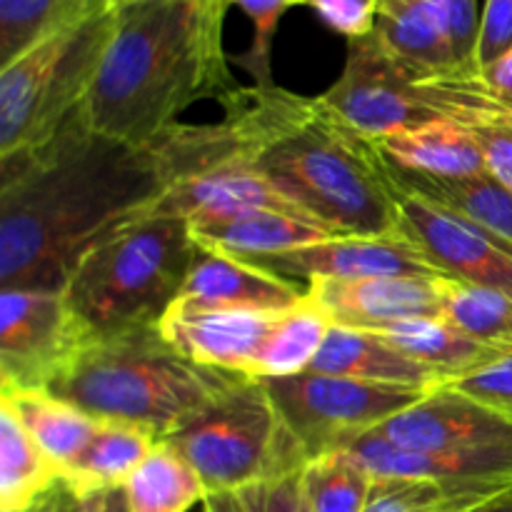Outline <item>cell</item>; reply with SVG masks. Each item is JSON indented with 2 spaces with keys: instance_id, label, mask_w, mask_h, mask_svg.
I'll return each mask as SVG.
<instances>
[{
  "instance_id": "1",
  "label": "cell",
  "mask_w": 512,
  "mask_h": 512,
  "mask_svg": "<svg viewBox=\"0 0 512 512\" xmlns=\"http://www.w3.org/2000/svg\"><path fill=\"white\" fill-rule=\"evenodd\" d=\"M223 155L218 123H175L135 145L95 133L78 110L45 145L0 158V290L63 293L95 245Z\"/></svg>"
},
{
  "instance_id": "2",
  "label": "cell",
  "mask_w": 512,
  "mask_h": 512,
  "mask_svg": "<svg viewBox=\"0 0 512 512\" xmlns=\"http://www.w3.org/2000/svg\"><path fill=\"white\" fill-rule=\"evenodd\" d=\"M230 0H118L115 28L80 115L95 133L153 143L195 103L240 88L225 53Z\"/></svg>"
},
{
  "instance_id": "3",
  "label": "cell",
  "mask_w": 512,
  "mask_h": 512,
  "mask_svg": "<svg viewBox=\"0 0 512 512\" xmlns=\"http://www.w3.org/2000/svg\"><path fill=\"white\" fill-rule=\"evenodd\" d=\"M248 158L285 198L338 235L398 230V190L375 140L280 85H240L223 103Z\"/></svg>"
},
{
  "instance_id": "4",
  "label": "cell",
  "mask_w": 512,
  "mask_h": 512,
  "mask_svg": "<svg viewBox=\"0 0 512 512\" xmlns=\"http://www.w3.org/2000/svg\"><path fill=\"white\" fill-rule=\"evenodd\" d=\"M235 375L193 363L165 340L158 325H145L95 335L50 393L100 423L140 425L168 440Z\"/></svg>"
},
{
  "instance_id": "5",
  "label": "cell",
  "mask_w": 512,
  "mask_h": 512,
  "mask_svg": "<svg viewBox=\"0 0 512 512\" xmlns=\"http://www.w3.org/2000/svg\"><path fill=\"white\" fill-rule=\"evenodd\" d=\"M195 250L188 220L148 213L95 245L63 293L93 335L158 325L183 293Z\"/></svg>"
},
{
  "instance_id": "6",
  "label": "cell",
  "mask_w": 512,
  "mask_h": 512,
  "mask_svg": "<svg viewBox=\"0 0 512 512\" xmlns=\"http://www.w3.org/2000/svg\"><path fill=\"white\" fill-rule=\"evenodd\" d=\"M165 443L193 465L208 495L288 478L308 463L265 380L250 375H235L203 413Z\"/></svg>"
},
{
  "instance_id": "7",
  "label": "cell",
  "mask_w": 512,
  "mask_h": 512,
  "mask_svg": "<svg viewBox=\"0 0 512 512\" xmlns=\"http://www.w3.org/2000/svg\"><path fill=\"white\" fill-rule=\"evenodd\" d=\"M115 28V3L0 68V158L45 145L83 108Z\"/></svg>"
},
{
  "instance_id": "8",
  "label": "cell",
  "mask_w": 512,
  "mask_h": 512,
  "mask_svg": "<svg viewBox=\"0 0 512 512\" xmlns=\"http://www.w3.org/2000/svg\"><path fill=\"white\" fill-rule=\"evenodd\" d=\"M265 385L308 463L380 428L430 393L425 388L365 383L313 370L290 378H265Z\"/></svg>"
},
{
  "instance_id": "9",
  "label": "cell",
  "mask_w": 512,
  "mask_h": 512,
  "mask_svg": "<svg viewBox=\"0 0 512 512\" xmlns=\"http://www.w3.org/2000/svg\"><path fill=\"white\" fill-rule=\"evenodd\" d=\"M320 98L370 140L445 118L438 75L410 70L375 35L348 40L343 73Z\"/></svg>"
},
{
  "instance_id": "10",
  "label": "cell",
  "mask_w": 512,
  "mask_h": 512,
  "mask_svg": "<svg viewBox=\"0 0 512 512\" xmlns=\"http://www.w3.org/2000/svg\"><path fill=\"white\" fill-rule=\"evenodd\" d=\"M93 338L65 293L0 290V390H50Z\"/></svg>"
},
{
  "instance_id": "11",
  "label": "cell",
  "mask_w": 512,
  "mask_h": 512,
  "mask_svg": "<svg viewBox=\"0 0 512 512\" xmlns=\"http://www.w3.org/2000/svg\"><path fill=\"white\" fill-rule=\"evenodd\" d=\"M393 445L420 453L488 455L512 460V418L440 385L403 413L370 430Z\"/></svg>"
},
{
  "instance_id": "12",
  "label": "cell",
  "mask_w": 512,
  "mask_h": 512,
  "mask_svg": "<svg viewBox=\"0 0 512 512\" xmlns=\"http://www.w3.org/2000/svg\"><path fill=\"white\" fill-rule=\"evenodd\" d=\"M398 230L445 278L512 295V248L468 220L398 190Z\"/></svg>"
},
{
  "instance_id": "13",
  "label": "cell",
  "mask_w": 512,
  "mask_h": 512,
  "mask_svg": "<svg viewBox=\"0 0 512 512\" xmlns=\"http://www.w3.org/2000/svg\"><path fill=\"white\" fill-rule=\"evenodd\" d=\"M248 263V260H245ZM253 265L295 283L310 280H363L385 275L445 278L428 255L400 230L385 235H338L323 243L253 260Z\"/></svg>"
},
{
  "instance_id": "14",
  "label": "cell",
  "mask_w": 512,
  "mask_h": 512,
  "mask_svg": "<svg viewBox=\"0 0 512 512\" xmlns=\"http://www.w3.org/2000/svg\"><path fill=\"white\" fill-rule=\"evenodd\" d=\"M283 313L245 308H198L175 303L158 328L193 363L253 378L260 353Z\"/></svg>"
},
{
  "instance_id": "15",
  "label": "cell",
  "mask_w": 512,
  "mask_h": 512,
  "mask_svg": "<svg viewBox=\"0 0 512 512\" xmlns=\"http://www.w3.org/2000/svg\"><path fill=\"white\" fill-rule=\"evenodd\" d=\"M443 280L428 275H385L363 280H310L308 293L333 323L380 330L410 318H445Z\"/></svg>"
},
{
  "instance_id": "16",
  "label": "cell",
  "mask_w": 512,
  "mask_h": 512,
  "mask_svg": "<svg viewBox=\"0 0 512 512\" xmlns=\"http://www.w3.org/2000/svg\"><path fill=\"white\" fill-rule=\"evenodd\" d=\"M250 210H285V213L308 215L250 163L248 153H240L193 178L180 180L150 213L173 215L188 220L190 225H198L250 213Z\"/></svg>"
},
{
  "instance_id": "17",
  "label": "cell",
  "mask_w": 512,
  "mask_h": 512,
  "mask_svg": "<svg viewBox=\"0 0 512 512\" xmlns=\"http://www.w3.org/2000/svg\"><path fill=\"white\" fill-rule=\"evenodd\" d=\"M305 295H308V285L285 280L258 265L235 258V255L198 243L178 303L198 305V308H245L285 313L303 303Z\"/></svg>"
},
{
  "instance_id": "18",
  "label": "cell",
  "mask_w": 512,
  "mask_h": 512,
  "mask_svg": "<svg viewBox=\"0 0 512 512\" xmlns=\"http://www.w3.org/2000/svg\"><path fill=\"white\" fill-rule=\"evenodd\" d=\"M310 370L365 380V383L403 385V388L435 390L445 385L438 373L405 355L375 330L350 328V325L338 323H333L330 328Z\"/></svg>"
},
{
  "instance_id": "19",
  "label": "cell",
  "mask_w": 512,
  "mask_h": 512,
  "mask_svg": "<svg viewBox=\"0 0 512 512\" xmlns=\"http://www.w3.org/2000/svg\"><path fill=\"white\" fill-rule=\"evenodd\" d=\"M388 163V160H385ZM395 190L428 200L512 248V190L490 173L445 178L388 163Z\"/></svg>"
},
{
  "instance_id": "20",
  "label": "cell",
  "mask_w": 512,
  "mask_h": 512,
  "mask_svg": "<svg viewBox=\"0 0 512 512\" xmlns=\"http://www.w3.org/2000/svg\"><path fill=\"white\" fill-rule=\"evenodd\" d=\"M190 228L200 245L223 250L248 263L338 238L335 230L325 228L318 220L308 215L285 213V210H250V213L198 223Z\"/></svg>"
},
{
  "instance_id": "21",
  "label": "cell",
  "mask_w": 512,
  "mask_h": 512,
  "mask_svg": "<svg viewBox=\"0 0 512 512\" xmlns=\"http://www.w3.org/2000/svg\"><path fill=\"white\" fill-rule=\"evenodd\" d=\"M375 40L410 70L443 75L463 70L448 30L428 0H378Z\"/></svg>"
},
{
  "instance_id": "22",
  "label": "cell",
  "mask_w": 512,
  "mask_h": 512,
  "mask_svg": "<svg viewBox=\"0 0 512 512\" xmlns=\"http://www.w3.org/2000/svg\"><path fill=\"white\" fill-rule=\"evenodd\" d=\"M388 163L445 178H468L488 173L480 145L468 125L440 118L420 128L400 130L388 138L375 140Z\"/></svg>"
},
{
  "instance_id": "23",
  "label": "cell",
  "mask_w": 512,
  "mask_h": 512,
  "mask_svg": "<svg viewBox=\"0 0 512 512\" xmlns=\"http://www.w3.org/2000/svg\"><path fill=\"white\" fill-rule=\"evenodd\" d=\"M405 355L418 360L445 380V385L455 378L473 373L480 365L490 363L503 355L505 345L485 343L460 330L448 318H410L400 323H390L375 330Z\"/></svg>"
},
{
  "instance_id": "24",
  "label": "cell",
  "mask_w": 512,
  "mask_h": 512,
  "mask_svg": "<svg viewBox=\"0 0 512 512\" xmlns=\"http://www.w3.org/2000/svg\"><path fill=\"white\" fill-rule=\"evenodd\" d=\"M0 403L18 415L30 438L63 475L78 463L98 430V420L50 390H0Z\"/></svg>"
},
{
  "instance_id": "25",
  "label": "cell",
  "mask_w": 512,
  "mask_h": 512,
  "mask_svg": "<svg viewBox=\"0 0 512 512\" xmlns=\"http://www.w3.org/2000/svg\"><path fill=\"white\" fill-rule=\"evenodd\" d=\"M158 443L160 440L140 425L98 420L95 438L63 478L80 498L100 490L123 488Z\"/></svg>"
},
{
  "instance_id": "26",
  "label": "cell",
  "mask_w": 512,
  "mask_h": 512,
  "mask_svg": "<svg viewBox=\"0 0 512 512\" xmlns=\"http://www.w3.org/2000/svg\"><path fill=\"white\" fill-rule=\"evenodd\" d=\"M130 512H188L208 500L193 465L170 443L160 440L123 485Z\"/></svg>"
},
{
  "instance_id": "27",
  "label": "cell",
  "mask_w": 512,
  "mask_h": 512,
  "mask_svg": "<svg viewBox=\"0 0 512 512\" xmlns=\"http://www.w3.org/2000/svg\"><path fill=\"white\" fill-rule=\"evenodd\" d=\"M510 490V485L493 483L375 478L365 512H480L505 498Z\"/></svg>"
},
{
  "instance_id": "28",
  "label": "cell",
  "mask_w": 512,
  "mask_h": 512,
  "mask_svg": "<svg viewBox=\"0 0 512 512\" xmlns=\"http://www.w3.org/2000/svg\"><path fill=\"white\" fill-rule=\"evenodd\" d=\"M63 480V470L30 438L18 415L0 403V510H18Z\"/></svg>"
},
{
  "instance_id": "29",
  "label": "cell",
  "mask_w": 512,
  "mask_h": 512,
  "mask_svg": "<svg viewBox=\"0 0 512 512\" xmlns=\"http://www.w3.org/2000/svg\"><path fill=\"white\" fill-rule=\"evenodd\" d=\"M330 328L333 318L308 293L303 303L280 315L260 353L253 378H290L310 370Z\"/></svg>"
},
{
  "instance_id": "30",
  "label": "cell",
  "mask_w": 512,
  "mask_h": 512,
  "mask_svg": "<svg viewBox=\"0 0 512 512\" xmlns=\"http://www.w3.org/2000/svg\"><path fill=\"white\" fill-rule=\"evenodd\" d=\"M105 3L108 0H0V68Z\"/></svg>"
},
{
  "instance_id": "31",
  "label": "cell",
  "mask_w": 512,
  "mask_h": 512,
  "mask_svg": "<svg viewBox=\"0 0 512 512\" xmlns=\"http://www.w3.org/2000/svg\"><path fill=\"white\" fill-rule=\"evenodd\" d=\"M373 483V475L340 450L300 470V493L310 512H365Z\"/></svg>"
},
{
  "instance_id": "32",
  "label": "cell",
  "mask_w": 512,
  "mask_h": 512,
  "mask_svg": "<svg viewBox=\"0 0 512 512\" xmlns=\"http://www.w3.org/2000/svg\"><path fill=\"white\" fill-rule=\"evenodd\" d=\"M445 318L473 338L512 348V295L463 280H443Z\"/></svg>"
},
{
  "instance_id": "33",
  "label": "cell",
  "mask_w": 512,
  "mask_h": 512,
  "mask_svg": "<svg viewBox=\"0 0 512 512\" xmlns=\"http://www.w3.org/2000/svg\"><path fill=\"white\" fill-rule=\"evenodd\" d=\"M230 5H238L253 23V38H250L248 50L235 55L233 63L240 65L253 78V85L273 88V85H278L273 80L275 33H278L280 18L290 8L300 5V0H230Z\"/></svg>"
},
{
  "instance_id": "34",
  "label": "cell",
  "mask_w": 512,
  "mask_h": 512,
  "mask_svg": "<svg viewBox=\"0 0 512 512\" xmlns=\"http://www.w3.org/2000/svg\"><path fill=\"white\" fill-rule=\"evenodd\" d=\"M203 508L205 512H310L300 493V473L235 493L208 495Z\"/></svg>"
},
{
  "instance_id": "35",
  "label": "cell",
  "mask_w": 512,
  "mask_h": 512,
  "mask_svg": "<svg viewBox=\"0 0 512 512\" xmlns=\"http://www.w3.org/2000/svg\"><path fill=\"white\" fill-rule=\"evenodd\" d=\"M485 158V168L495 180L512 190V113L503 105L463 120Z\"/></svg>"
},
{
  "instance_id": "36",
  "label": "cell",
  "mask_w": 512,
  "mask_h": 512,
  "mask_svg": "<svg viewBox=\"0 0 512 512\" xmlns=\"http://www.w3.org/2000/svg\"><path fill=\"white\" fill-rule=\"evenodd\" d=\"M448 388L458 390V393L468 395L473 400H480V403L490 405V408L512 418V348L490 360V363L480 365L473 373L450 380Z\"/></svg>"
},
{
  "instance_id": "37",
  "label": "cell",
  "mask_w": 512,
  "mask_h": 512,
  "mask_svg": "<svg viewBox=\"0 0 512 512\" xmlns=\"http://www.w3.org/2000/svg\"><path fill=\"white\" fill-rule=\"evenodd\" d=\"M428 3L433 5L440 23L448 30L460 68L478 70V63H475L480 38L478 0H428Z\"/></svg>"
},
{
  "instance_id": "38",
  "label": "cell",
  "mask_w": 512,
  "mask_h": 512,
  "mask_svg": "<svg viewBox=\"0 0 512 512\" xmlns=\"http://www.w3.org/2000/svg\"><path fill=\"white\" fill-rule=\"evenodd\" d=\"M308 5L333 33L348 40L373 35L375 15H378V0H300Z\"/></svg>"
},
{
  "instance_id": "39",
  "label": "cell",
  "mask_w": 512,
  "mask_h": 512,
  "mask_svg": "<svg viewBox=\"0 0 512 512\" xmlns=\"http://www.w3.org/2000/svg\"><path fill=\"white\" fill-rule=\"evenodd\" d=\"M512 48V0H485L480 15V38L475 63L478 68L495 63Z\"/></svg>"
},
{
  "instance_id": "40",
  "label": "cell",
  "mask_w": 512,
  "mask_h": 512,
  "mask_svg": "<svg viewBox=\"0 0 512 512\" xmlns=\"http://www.w3.org/2000/svg\"><path fill=\"white\" fill-rule=\"evenodd\" d=\"M478 73L488 93L512 113V48L505 55H500L495 63L478 68Z\"/></svg>"
},
{
  "instance_id": "41",
  "label": "cell",
  "mask_w": 512,
  "mask_h": 512,
  "mask_svg": "<svg viewBox=\"0 0 512 512\" xmlns=\"http://www.w3.org/2000/svg\"><path fill=\"white\" fill-rule=\"evenodd\" d=\"M75 498H80V495L75 493V490L68 485V480L63 478L58 485H53L48 493H43L38 500H33L30 505H25V508L0 510V512H63Z\"/></svg>"
},
{
  "instance_id": "42",
  "label": "cell",
  "mask_w": 512,
  "mask_h": 512,
  "mask_svg": "<svg viewBox=\"0 0 512 512\" xmlns=\"http://www.w3.org/2000/svg\"><path fill=\"white\" fill-rule=\"evenodd\" d=\"M83 512H130L123 488L100 490V493L85 495Z\"/></svg>"
},
{
  "instance_id": "43",
  "label": "cell",
  "mask_w": 512,
  "mask_h": 512,
  "mask_svg": "<svg viewBox=\"0 0 512 512\" xmlns=\"http://www.w3.org/2000/svg\"><path fill=\"white\" fill-rule=\"evenodd\" d=\"M488 510H495V512H512V490H510L508 495H505V498H500L498 503L490 505Z\"/></svg>"
},
{
  "instance_id": "44",
  "label": "cell",
  "mask_w": 512,
  "mask_h": 512,
  "mask_svg": "<svg viewBox=\"0 0 512 512\" xmlns=\"http://www.w3.org/2000/svg\"><path fill=\"white\" fill-rule=\"evenodd\" d=\"M63 512H83V498H75Z\"/></svg>"
},
{
  "instance_id": "45",
  "label": "cell",
  "mask_w": 512,
  "mask_h": 512,
  "mask_svg": "<svg viewBox=\"0 0 512 512\" xmlns=\"http://www.w3.org/2000/svg\"><path fill=\"white\" fill-rule=\"evenodd\" d=\"M483 512H495V510H483Z\"/></svg>"
},
{
  "instance_id": "46",
  "label": "cell",
  "mask_w": 512,
  "mask_h": 512,
  "mask_svg": "<svg viewBox=\"0 0 512 512\" xmlns=\"http://www.w3.org/2000/svg\"><path fill=\"white\" fill-rule=\"evenodd\" d=\"M113 3H118V0H113Z\"/></svg>"
},
{
  "instance_id": "47",
  "label": "cell",
  "mask_w": 512,
  "mask_h": 512,
  "mask_svg": "<svg viewBox=\"0 0 512 512\" xmlns=\"http://www.w3.org/2000/svg\"><path fill=\"white\" fill-rule=\"evenodd\" d=\"M480 512H483V510H480Z\"/></svg>"
}]
</instances>
